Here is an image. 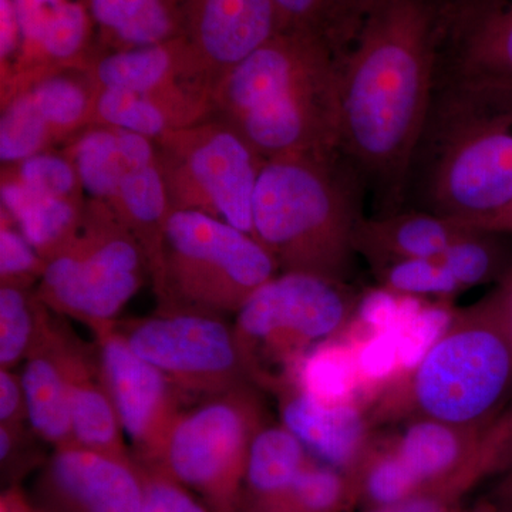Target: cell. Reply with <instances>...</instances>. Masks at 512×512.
<instances>
[{"instance_id": "obj_36", "label": "cell", "mask_w": 512, "mask_h": 512, "mask_svg": "<svg viewBox=\"0 0 512 512\" xmlns=\"http://www.w3.org/2000/svg\"><path fill=\"white\" fill-rule=\"evenodd\" d=\"M376 269L383 288L400 295L444 298L463 291L439 259H397Z\"/></svg>"}, {"instance_id": "obj_38", "label": "cell", "mask_w": 512, "mask_h": 512, "mask_svg": "<svg viewBox=\"0 0 512 512\" xmlns=\"http://www.w3.org/2000/svg\"><path fill=\"white\" fill-rule=\"evenodd\" d=\"M18 164V170L10 177L15 178L29 190L49 195V197L79 200L82 184L70 158L43 151Z\"/></svg>"}, {"instance_id": "obj_2", "label": "cell", "mask_w": 512, "mask_h": 512, "mask_svg": "<svg viewBox=\"0 0 512 512\" xmlns=\"http://www.w3.org/2000/svg\"><path fill=\"white\" fill-rule=\"evenodd\" d=\"M212 99L265 160L339 151V59L313 33L285 29L218 80Z\"/></svg>"}, {"instance_id": "obj_27", "label": "cell", "mask_w": 512, "mask_h": 512, "mask_svg": "<svg viewBox=\"0 0 512 512\" xmlns=\"http://www.w3.org/2000/svg\"><path fill=\"white\" fill-rule=\"evenodd\" d=\"M55 313L32 288L0 286V369H18L39 345Z\"/></svg>"}, {"instance_id": "obj_48", "label": "cell", "mask_w": 512, "mask_h": 512, "mask_svg": "<svg viewBox=\"0 0 512 512\" xmlns=\"http://www.w3.org/2000/svg\"><path fill=\"white\" fill-rule=\"evenodd\" d=\"M0 512H46L40 510L33 501L26 497L19 487L6 488L0 500Z\"/></svg>"}, {"instance_id": "obj_34", "label": "cell", "mask_w": 512, "mask_h": 512, "mask_svg": "<svg viewBox=\"0 0 512 512\" xmlns=\"http://www.w3.org/2000/svg\"><path fill=\"white\" fill-rule=\"evenodd\" d=\"M348 495L345 473L309 460L284 497L264 512H339Z\"/></svg>"}, {"instance_id": "obj_39", "label": "cell", "mask_w": 512, "mask_h": 512, "mask_svg": "<svg viewBox=\"0 0 512 512\" xmlns=\"http://www.w3.org/2000/svg\"><path fill=\"white\" fill-rule=\"evenodd\" d=\"M47 262L22 232L15 222L2 212L0 228V281L2 285H15L20 288H32L39 284Z\"/></svg>"}, {"instance_id": "obj_9", "label": "cell", "mask_w": 512, "mask_h": 512, "mask_svg": "<svg viewBox=\"0 0 512 512\" xmlns=\"http://www.w3.org/2000/svg\"><path fill=\"white\" fill-rule=\"evenodd\" d=\"M251 384L181 410L165 437L157 470L200 495L215 512H235L241 503L249 447L264 427Z\"/></svg>"}, {"instance_id": "obj_46", "label": "cell", "mask_w": 512, "mask_h": 512, "mask_svg": "<svg viewBox=\"0 0 512 512\" xmlns=\"http://www.w3.org/2000/svg\"><path fill=\"white\" fill-rule=\"evenodd\" d=\"M498 483L494 490V512H512V451L497 471Z\"/></svg>"}, {"instance_id": "obj_41", "label": "cell", "mask_w": 512, "mask_h": 512, "mask_svg": "<svg viewBox=\"0 0 512 512\" xmlns=\"http://www.w3.org/2000/svg\"><path fill=\"white\" fill-rule=\"evenodd\" d=\"M146 501L143 512H215L205 501L157 470L144 468Z\"/></svg>"}, {"instance_id": "obj_12", "label": "cell", "mask_w": 512, "mask_h": 512, "mask_svg": "<svg viewBox=\"0 0 512 512\" xmlns=\"http://www.w3.org/2000/svg\"><path fill=\"white\" fill-rule=\"evenodd\" d=\"M93 336L121 427L136 451L134 458L141 467H151L181 412L183 396L131 349L117 322Z\"/></svg>"}, {"instance_id": "obj_37", "label": "cell", "mask_w": 512, "mask_h": 512, "mask_svg": "<svg viewBox=\"0 0 512 512\" xmlns=\"http://www.w3.org/2000/svg\"><path fill=\"white\" fill-rule=\"evenodd\" d=\"M357 468H362L360 488L373 508L402 503L421 493L416 478L392 446L367 457Z\"/></svg>"}, {"instance_id": "obj_10", "label": "cell", "mask_w": 512, "mask_h": 512, "mask_svg": "<svg viewBox=\"0 0 512 512\" xmlns=\"http://www.w3.org/2000/svg\"><path fill=\"white\" fill-rule=\"evenodd\" d=\"M158 141L171 210L204 212L254 237L252 208L265 158L227 123L191 124Z\"/></svg>"}, {"instance_id": "obj_45", "label": "cell", "mask_w": 512, "mask_h": 512, "mask_svg": "<svg viewBox=\"0 0 512 512\" xmlns=\"http://www.w3.org/2000/svg\"><path fill=\"white\" fill-rule=\"evenodd\" d=\"M369 512H448V500L446 494L427 491L413 495L402 503L372 508Z\"/></svg>"}, {"instance_id": "obj_32", "label": "cell", "mask_w": 512, "mask_h": 512, "mask_svg": "<svg viewBox=\"0 0 512 512\" xmlns=\"http://www.w3.org/2000/svg\"><path fill=\"white\" fill-rule=\"evenodd\" d=\"M55 137L29 90L15 94L6 104L0 120V157L3 163L18 164L43 153Z\"/></svg>"}, {"instance_id": "obj_23", "label": "cell", "mask_w": 512, "mask_h": 512, "mask_svg": "<svg viewBox=\"0 0 512 512\" xmlns=\"http://www.w3.org/2000/svg\"><path fill=\"white\" fill-rule=\"evenodd\" d=\"M309 460L306 448L284 424L261 427L249 447L242 487L251 500L249 512H264L281 500Z\"/></svg>"}, {"instance_id": "obj_30", "label": "cell", "mask_w": 512, "mask_h": 512, "mask_svg": "<svg viewBox=\"0 0 512 512\" xmlns=\"http://www.w3.org/2000/svg\"><path fill=\"white\" fill-rule=\"evenodd\" d=\"M285 29L305 30L325 40L342 57L370 0H274Z\"/></svg>"}, {"instance_id": "obj_5", "label": "cell", "mask_w": 512, "mask_h": 512, "mask_svg": "<svg viewBox=\"0 0 512 512\" xmlns=\"http://www.w3.org/2000/svg\"><path fill=\"white\" fill-rule=\"evenodd\" d=\"M406 379L417 417L490 429L512 406V276L457 315Z\"/></svg>"}, {"instance_id": "obj_35", "label": "cell", "mask_w": 512, "mask_h": 512, "mask_svg": "<svg viewBox=\"0 0 512 512\" xmlns=\"http://www.w3.org/2000/svg\"><path fill=\"white\" fill-rule=\"evenodd\" d=\"M29 93L56 137L90 124L92 120L94 90L89 92L76 80L47 77L37 82Z\"/></svg>"}, {"instance_id": "obj_6", "label": "cell", "mask_w": 512, "mask_h": 512, "mask_svg": "<svg viewBox=\"0 0 512 512\" xmlns=\"http://www.w3.org/2000/svg\"><path fill=\"white\" fill-rule=\"evenodd\" d=\"M278 272L274 256L247 232L204 212L171 210L151 278L158 311L225 318Z\"/></svg>"}, {"instance_id": "obj_44", "label": "cell", "mask_w": 512, "mask_h": 512, "mask_svg": "<svg viewBox=\"0 0 512 512\" xmlns=\"http://www.w3.org/2000/svg\"><path fill=\"white\" fill-rule=\"evenodd\" d=\"M22 52V36L12 0H0V60L2 66Z\"/></svg>"}, {"instance_id": "obj_22", "label": "cell", "mask_w": 512, "mask_h": 512, "mask_svg": "<svg viewBox=\"0 0 512 512\" xmlns=\"http://www.w3.org/2000/svg\"><path fill=\"white\" fill-rule=\"evenodd\" d=\"M3 214L15 222L45 261L59 254L76 237L84 210L79 200L49 197L29 190L15 178H3Z\"/></svg>"}, {"instance_id": "obj_49", "label": "cell", "mask_w": 512, "mask_h": 512, "mask_svg": "<svg viewBox=\"0 0 512 512\" xmlns=\"http://www.w3.org/2000/svg\"><path fill=\"white\" fill-rule=\"evenodd\" d=\"M483 229L484 231L504 232V234L512 235V204L508 205L494 220L488 222Z\"/></svg>"}, {"instance_id": "obj_26", "label": "cell", "mask_w": 512, "mask_h": 512, "mask_svg": "<svg viewBox=\"0 0 512 512\" xmlns=\"http://www.w3.org/2000/svg\"><path fill=\"white\" fill-rule=\"evenodd\" d=\"M106 205L136 235L153 275L160 258L165 221L171 211L160 161L128 173L116 197Z\"/></svg>"}, {"instance_id": "obj_50", "label": "cell", "mask_w": 512, "mask_h": 512, "mask_svg": "<svg viewBox=\"0 0 512 512\" xmlns=\"http://www.w3.org/2000/svg\"><path fill=\"white\" fill-rule=\"evenodd\" d=\"M235 512H239V511L237 510V511H235Z\"/></svg>"}, {"instance_id": "obj_17", "label": "cell", "mask_w": 512, "mask_h": 512, "mask_svg": "<svg viewBox=\"0 0 512 512\" xmlns=\"http://www.w3.org/2000/svg\"><path fill=\"white\" fill-rule=\"evenodd\" d=\"M64 359L69 380L74 446L133 460L104 379L96 345L84 342L67 322L64 328Z\"/></svg>"}, {"instance_id": "obj_40", "label": "cell", "mask_w": 512, "mask_h": 512, "mask_svg": "<svg viewBox=\"0 0 512 512\" xmlns=\"http://www.w3.org/2000/svg\"><path fill=\"white\" fill-rule=\"evenodd\" d=\"M42 444L45 443L30 429L29 424H0V467L3 481H8V488L18 487L19 481L26 474L46 463Z\"/></svg>"}, {"instance_id": "obj_20", "label": "cell", "mask_w": 512, "mask_h": 512, "mask_svg": "<svg viewBox=\"0 0 512 512\" xmlns=\"http://www.w3.org/2000/svg\"><path fill=\"white\" fill-rule=\"evenodd\" d=\"M473 229L477 228L433 212L397 211L362 218L356 229V251L376 266L397 259H437Z\"/></svg>"}, {"instance_id": "obj_33", "label": "cell", "mask_w": 512, "mask_h": 512, "mask_svg": "<svg viewBox=\"0 0 512 512\" xmlns=\"http://www.w3.org/2000/svg\"><path fill=\"white\" fill-rule=\"evenodd\" d=\"M456 316L448 306L433 305L413 296L409 309L396 328L403 379L412 375L427 353L446 335Z\"/></svg>"}, {"instance_id": "obj_3", "label": "cell", "mask_w": 512, "mask_h": 512, "mask_svg": "<svg viewBox=\"0 0 512 512\" xmlns=\"http://www.w3.org/2000/svg\"><path fill=\"white\" fill-rule=\"evenodd\" d=\"M365 190L342 154L271 158L256 184L254 237L281 272L345 281Z\"/></svg>"}, {"instance_id": "obj_25", "label": "cell", "mask_w": 512, "mask_h": 512, "mask_svg": "<svg viewBox=\"0 0 512 512\" xmlns=\"http://www.w3.org/2000/svg\"><path fill=\"white\" fill-rule=\"evenodd\" d=\"M292 387L323 406H362L370 400L357 367L355 342L346 329L306 353Z\"/></svg>"}, {"instance_id": "obj_18", "label": "cell", "mask_w": 512, "mask_h": 512, "mask_svg": "<svg viewBox=\"0 0 512 512\" xmlns=\"http://www.w3.org/2000/svg\"><path fill=\"white\" fill-rule=\"evenodd\" d=\"M282 424L309 456L342 473L360 466L366 454L367 420L359 404L323 406L295 387L281 393Z\"/></svg>"}, {"instance_id": "obj_29", "label": "cell", "mask_w": 512, "mask_h": 512, "mask_svg": "<svg viewBox=\"0 0 512 512\" xmlns=\"http://www.w3.org/2000/svg\"><path fill=\"white\" fill-rule=\"evenodd\" d=\"M90 124L120 128L160 140L170 131L191 126L160 100L120 90L94 89Z\"/></svg>"}, {"instance_id": "obj_28", "label": "cell", "mask_w": 512, "mask_h": 512, "mask_svg": "<svg viewBox=\"0 0 512 512\" xmlns=\"http://www.w3.org/2000/svg\"><path fill=\"white\" fill-rule=\"evenodd\" d=\"M437 259L461 289L503 284L512 276V235L473 229Z\"/></svg>"}, {"instance_id": "obj_21", "label": "cell", "mask_w": 512, "mask_h": 512, "mask_svg": "<svg viewBox=\"0 0 512 512\" xmlns=\"http://www.w3.org/2000/svg\"><path fill=\"white\" fill-rule=\"evenodd\" d=\"M82 190L109 204L124 177L136 168L157 163L153 140L120 128L97 126L77 138L72 158Z\"/></svg>"}, {"instance_id": "obj_24", "label": "cell", "mask_w": 512, "mask_h": 512, "mask_svg": "<svg viewBox=\"0 0 512 512\" xmlns=\"http://www.w3.org/2000/svg\"><path fill=\"white\" fill-rule=\"evenodd\" d=\"M87 6L94 25L119 49L183 36L184 0H89Z\"/></svg>"}, {"instance_id": "obj_4", "label": "cell", "mask_w": 512, "mask_h": 512, "mask_svg": "<svg viewBox=\"0 0 512 512\" xmlns=\"http://www.w3.org/2000/svg\"><path fill=\"white\" fill-rule=\"evenodd\" d=\"M414 210L483 229L512 204V114L437 87L406 198Z\"/></svg>"}, {"instance_id": "obj_42", "label": "cell", "mask_w": 512, "mask_h": 512, "mask_svg": "<svg viewBox=\"0 0 512 512\" xmlns=\"http://www.w3.org/2000/svg\"><path fill=\"white\" fill-rule=\"evenodd\" d=\"M64 2L66 0H12L22 36L20 59L32 52L45 29L47 20Z\"/></svg>"}, {"instance_id": "obj_43", "label": "cell", "mask_w": 512, "mask_h": 512, "mask_svg": "<svg viewBox=\"0 0 512 512\" xmlns=\"http://www.w3.org/2000/svg\"><path fill=\"white\" fill-rule=\"evenodd\" d=\"M0 424H29L25 387L16 369H0Z\"/></svg>"}, {"instance_id": "obj_31", "label": "cell", "mask_w": 512, "mask_h": 512, "mask_svg": "<svg viewBox=\"0 0 512 512\" xmlns=\"http://www.w3.org/2000/svg\"><path fill=\"white\" fill-rule=\"evenodd\" d=\"M89 6L77 0H66L47 20L42 35L26 62L73 63L83 56L93 25Z\"/></svg>"}, {"instance_id": "obj_7", "label": "cell", "mask_w": 512, "mask_h": 512, "mask_svg": "<svg viewBox=\"0 0 512 512\" xmlns=\"http://www.w3.org/2000/svg\"><path fill=\"white\" fill-rule=\"evenodd\" d=\"M355 296L345 282L281 272L235 315L234 329L252 384L281 394L309 350L348 328Z\"/></svg>"}, {"instance_id": "obj_47", "label": "cell", "mask_w": 512, "mask_h": 512, "mask_svg": "<svg viewBox=\"0 0 512 512\" xmlns=\"http://www.w3.org/2000/svg\"><path fill=\"white\" fill-rule=\"evenodd\" d=\"M503 2L504 0H444L447 22L477 15Z\"/></svg>"}, {"instance_id": "obj_1", "label": "cell", "mask_w": 512, "mask_h": 512, "mask_svg": "<svg viewBox=\"0 0 512 512\" xmlns=\"http://www.w3.org/2000/svg\"><path fill=\"white\" fill-rule=\"evenodd\" d=\"M446 28L444 0H370L340 57L339 151L380 215L406 202Z\"/></svg>"}, {"instance_id": "obj_19", "label": "cell", "mask_w": 512, "mask_h": 512, "mask_svg": "<svg viewBox=\"0 0 512 512\" xmlns=\"http://www.w3.org/2000/svg\"><path fill=\"white\" fill-rule=\"evenodd\" d=\"M66 322L62 316L55 315L46 335L23 362L20 372L28 403L30 429L53 450L74 446L69 380L64 359Z\"/></svg>"}, {"instance_id": "obj_13", "label": "cell", "mask_w": 512, "mask_h": 512, "mask_svg": "<svg viewBox=\"0 0 512 512\" xmlns=\"http://www.w3.org/2000/svg\"><path fill=\"white\" fill-rule=\"evenodd\" d=\"M443 46L439 89L512 114V0L450 23Z\"/></svg>"}, {"instance_id": "obj_15", "label": "cell", "mask_w": 512, "mask_h": 512, "mask_svg": "<svg viewBox=\"0 0 512 512\" xmlns=\"http://www.w3.org/2000/svg\"><path fill=\"white\" fill-rule=\"evenodd\" d=\"M281 30L274 0H184L183 36L204 74L224 76Z\"/></svg>"}, {"instance_id": "obj_14", "label": "cell", "mask_w": 512, "mask_h": 512, "mask_svg": "<svg viewBox=\"0 0 512 512\" xmlns=\"http://www.w3.org/2000/svg\"><path fill=\"white\" fill-rule=\"evenodd\" d=\"M146 477L133 460L56 448L39 468L33 503L46 512H143Z\"/></svg>"}, {"instance_id": "obj_51", "label": "cell", "mask_w": 512, "mask_h": 512, "mask_svg": "<svg viewBox=\"0 0 512 512\" xmlns=\"http://www.w3.org/2000/svg\"><path fill=\"white\" fill-rule=\"evenodd\" d=\"M491 512H494L493 510H491Z\"/></svg>"}, {"instance_id": "obj_11", "label": "cell", "mask_w": 512, "mask_h": 512, "mask_svg": "<svg viewBox=\"0 0 512 512\" xmlns=\"http://www.w3.org/2000/svg\"><path fill=\"white\" fill-rule=\"evenodd\" d=\"M128 345L183 397H210L252 384L234 325L222 316L158 311L117 320Z\"/></svg>"}, {"instance_id": "obj_16", "label": "cell", "mask_w": 512, "mask_h": 512, "mask_svg": "<svg viewBox=\"0 0 512 512\" xmlns=\"http://www.w3.org/2000/svg\"><path fill=\"white\" fill-rule=\"evenodd\" d=\"M96 89L120 90L160 100L188 124L197 123L204 100L183 90L184 77L204 76L184 36L167 42L117 49L90 67Z\"/></svg>"}, {"instance_id": "obj_8", "label": "cell", "mask_w": 512, "mask_h": 512, "mask_svg": "<svg viewBox=\"0 0 512 512\" xmlns=\"http://www.w3.org/2000/svg\"><path fill=\"white\" fill-rule=\"evenodd\" d=\"M147 275L150 262L136 235L96 201L84 210L76 237L47 261L36 293L55 315L94 335L117 322Z\"/></svg>"}]
</instances>
